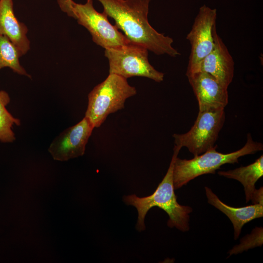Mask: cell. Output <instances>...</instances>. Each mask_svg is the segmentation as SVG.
Returning a JSON list of instances; mask_svg holds the SVG:
<instances>
[{"label": "cell", "mask_w": 263, "mask_h": 263, "mask_svg": "<svg viewBox=\"0 0 263 263\" xmlns=\"http://www.w3.org/2000/svg\"><path fill=\"white\" fill-rule=\"evenodd\" d=\"M61 10L68 16L75 19L73 11V5L75 2L73 0H57Z\"/></svg>", "instance_id": "ac0fdd59"}, {"label": "cell", "mask_w": 263, "mask_h": 263, "mask_svg": "<svg viewBox=\"0 0 263 263\" xmlns=\"http://www.w3.org/2000/svg\"><path fill=\"white\" fill-rule=\"evenodd\" d=\"M20 57L19 51L9 38L0 35V70L8 67L16 74L31 78L19 62Z\"/></svg>", "instance_id": "9a60e30c"}, {"label": "cell", "mask_w": 263, "mask_h": 263, "mask_svg": "<svg viewBox=\"0 0 263 263\" xmlns=\"http://www.w3.org/2000/svg\"><path fill=\"white\" fill-rule=\"evenodd\" d=\"M225 121L224 109L199 111L191 129L183 134L172 135L175 146L186 147L194 156L214 148Z\"/></svg>", "instance_id": "5b68a950"}, {"label": "cell", "mask_w": 263, "mask_h": 263, "mask_svg": "<svg viewBox=\"0 0 263 263\" xmlns=\"http://www.w3.org/2000/svg\"><path fill=\"white\" fill-rule=\"evenodd\" d=\"M10 102L9 94L0 91V141L3 143H12L15 140L13 127L20 125V120L14 117L6 108Z\"/></svg>", "instance_id": "2e32d148"}, {"label": "cell", "mask_w": 263, "mask_h": 263, "mask_svg": "<svg viewBox=\"0 0 263 263\" xmlns=\"http://www.w3.org/2000/svg\"><path fill=\"white\" fill-rule=\"evenodd\" d=\"M214 45L212 50L201 61L199 71L212 75L223 87L227 89L234 74V61L227 47L213 30Z\"/></svg>", "instance_id": "8fae6325"}, {"label": "cell", "mask_w": 263, "mask_h": 263, "mask_svg": "<svg viewBox=\"0 0 263 263\" xmlns=\"http://www.w3.org/2000/svg\"><path fill=\"white\" fill-rule=\"evenodd\" d=\"M216 18V9L206 5L199 8L191 29L186 37L191 46L187 76L198 72L201 61L212 50Z\"/></svg>", "instance_id": "ba28073f"}, {"label": "cell", "mask_w": 263, "mask_h": 263, "mask_svg": "<svg viewBox=\"0 0 263 263\" xmlns=\"http://www.w3.org/2000/svg\"><path fill=\"white\" fill-rule=\"evenodd\" d=\"M103 11L113 19L132 43L146 48L157 55L171 57L180 53L172 44L173 39L158 32L149 23L148 14L150 0H97Z\"/></svg>", "instance_id": "6da1fadb"}, {"label": "cell", "mask_w": 263, "mask_h": 263, "mask_svg": "<svg viewBox=\"0 0 263 263\" xmlns=\"http://www.w3.org/2000/svg\"><path fill=\"white\" fill-rule=\"evenodd\" d=\"M216 147L215 146L191 159L176 157L173 170L175 189L186 185L200 175L215 174V171L224 164L237 163L240 157L254 154L263 150V144L253 141L249 133L247 135V141L244 146L236 151L225 154L217 151Z\"/></svg>", "instance_id": "3957f363"}, {"label": "cell", "mask_w": 263, "mask_h": 263, "mask_svg": "<svg viewBox=\"0 0 263 263\" xmlns=\"http://www.w3.org/2000/svg\"><path fill=\"white\" fill-rule=\"evenodd\" d=\"M109 65V74H115L126 79L141 76L160 82L164 74L156 70L149 62L148 50L132 42L115 49H105Z\"/></svg>", "instance_id": "8992f818"}, {"label": "cell", "mask_w": 263, "mask_h": 263, "mask_svg": "<svg viewBox=\"0 0 263 263\" xmlns=\"http://www.w3.org/2000/svg\"><path fill=\"white\" fill-rule=\"evenodd\" d=\"M262 227H256L251 233L240 240V243L234 246L228 252L229 256L237 254L257 246H261L263 243Z\"/></svg>", "instance_id": "e0dca14e"}, {"label": "cell", "mask_w": 263, "mask_h": 263, "mask_svg": "<svg viewBox=\"0 0 263 263\" xmlns=\"http://www.w3.org/2000/svg\"><path fill=\"white\" fill-rule=\"evenodd\" d=\"M94 128L91 121L84 116L56 136L50 145L48 151L54 160L59 161L82 156Z\"/></svg>", "instance_id": "9c48e42d"}, {"label": "cell", "mask_w": 263, "mask_h": 263, "mask_svg": "<svg viewBox=\"0 0 263 263\" xmlns=\"http://www.w3.org/2000/svg\"><path fill=\"white\" fill-rule=\"evenodd\" d=\"M205 188L208 203L226 215L232 223L235 240L239 237L244 225L263 216V204L233 207L223 202L208 187H205Z\"/></svg>", "instance_id": "4fadbf2b"}, {"label": "cell", "mask_w": 263, "mask_h": 263, "mask_svg": "<svg viewBox=\"0 0 263 263\" xmlns=\"http://www.w3.org/2000/svg\"><path fill=\"white\" fill-rule=\"evenodd\" d=\"M180 150L174 146L168 171L152 194L143 197H139L135 194L124 196L125 203L134 207L137 210L136 228L138 231L145 229V216L149 210L154 207L161 208L168 214L169 216L167 223L169 227H175L183 232L189 230V214L192 211V209L189 206L181 205L178 203L173 185L174 162Z\"/></svg>", "instance_id": "7a4b0ae2"}, {"label": "cell", "mask_w": 263, "mask_h": 263, "mask_svg": "<svg viewBox=\"0 0 263 263\" xmlns=\"http://www.w3.org/2000/svg\"><path fill=\"white\" fill-rule=\"evenodd\" d=\"M187 77L197 98L199 111L225 109L228 101L227 89L223 87L212 75L199 71Z\"/></svg>", "instance_id": "30bf717a"}, {"label": "cell", "mask_w": 263, "mask_h": 263, "mask_svg": "<svg viewBox=\"0 0 263 263\" xmlns=\"http://www.w3.org/2000/svg\"><path fill=\"white\" fill-rule=\"evenodd\" d=\"M218 174L239 181L244 186L246 203L251 200L254 203L260 190V188L256 189L255 184L263 176V155L249 165L232 170L219 171Z\"/></svg>", "instance_id": "5bb4252c"}, {"label": "cell", "mask_w": 263, "mask_h": 263, "mask_svg": "<svg viewBox=\"0 0 263 263\" xmlns=\"http://www.w3.org/2000/svg\"><path fill=\"white\" fill-rule=\"evenodd\" d=\"M136 93V88L128 83L127 79L109 74L88 94L85 116L94 128H99L109 114L124 108L127 99Z\"/></svg>", "instance_id": "277c9868"}, {"label": "cell", "mask_w": 263, "mask_h": 263, "mask_svg": "<svg viewBox=\"0 0 263 263\" xmlns=\"http://www.w3.org/2000/svg\"><path fill=\"white\" fill-rule=\"evenodd\" d=\"M28 31L26 25L15 16L13 0H0V35L9 38L21 56L30 49Z\"/></svg>", "instance_id": "7c38bea8"}, {"label": "cell", "mask_w": 263, "mask_h": 263, "mask_svg": "<svg viewBox=\"0 0 263 263\" xmlns=\"http://www.w3.org/2000/svg\"><path fill=\"white\" fill-rule=\"evenodd\" d=\"M73 11L78 23L87 29L97 45L105 49H115L131 43L115 25L110 23L105 13L95 9L93 0H87L84 4L75 2Z\"/></svg>", "instance_id": "52a82bcc"}]
</instances>
